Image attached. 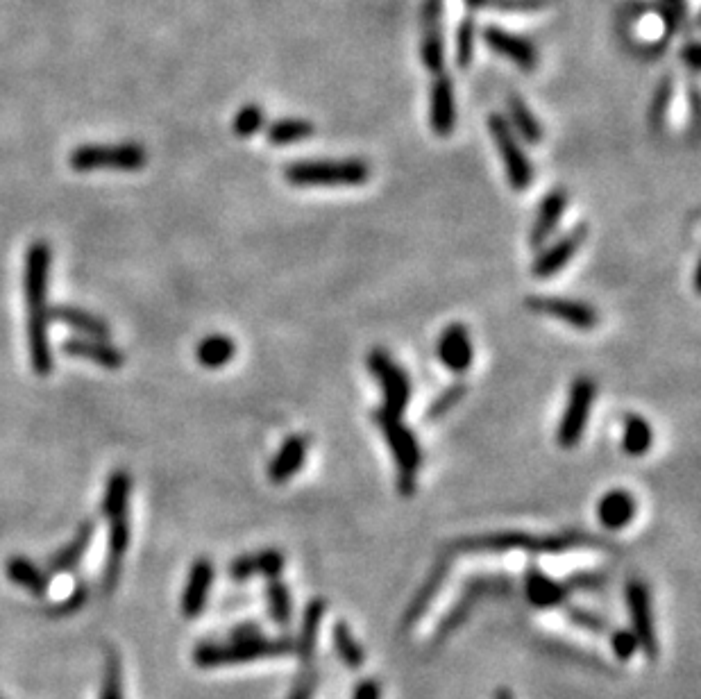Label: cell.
<instances>
[{"instance_id": "obj_1", "label": "cell", "mask_w": 701, "mask_h": 699, "mask_svg": "<svg viewBox=\"0 0 701 699\" xmlns=\"http://www.w3.org/2000/svg\"><path fill=\"white\" fill-rule=\"evenodd\" d=\"M606 545L602 538H595L586 532L561 534H525V532H500L484 536H466L456 538L450 545V552L461 554H502V552H529V554H565L577 547H595Z\"/></svg>"}, {"instance_id": "obj_2", "label": "cell", "mask_w": 701, "mask_h": 699, "mask_svg": "<svg viewBox=\"0 0 701 699\" xmlns=\"http://www.w3.org/2000/svg\"><path fill=\"white\" fill-rule=\"evenodd\" d=\"M293 652V638H230L227 643H202L193 650V663L198 668H225V665L255 663L261 659H277V656Z\"/></svg>"}, {"instance_id": "obj_3", "label": "cell", "mask_w": 701, "mask_h": 699, "mask_svg": "<svg viewBox=\"0 0 701 699\" xmlns=\"http://www.w3.org/2000/svg\"><path fill=\"white\" fill-rule=\"evenodd\" d=\"M284 178L295 187H359L370 180L363 159H304L284 168Z\"/></svg>"}, {"instance_id": "obj_4", "label": "cell", "mask_w": 701, "mask_h": 699, "mask_svg": "<svg viewBox=\"0 0 701 699\" xmlns=\"http://www.w3.org/2000/svg\"><path fill=\"white\" fill-rule=\"evenodd\" d=\"M375 425L379 427V432L384 434V439L391 448L395 457V466H398V488L404 498H411L413 491H416V475L418 468L422 466V450L420 443L416 439V434L402 423V416L391 414L384 407L377 409L373 414Z\"/></svg>"}, {"instance_id": "obj_5", "label": "cell", "mask_w": 701, "mask_h": 699, "mask_svg": "<svg viewBox=\"0 0 701 699\" xmlns=\"http://www.w3.org/2000/svg\"><path fill=\"white\" fill-rule=\"evenodd\" d=\"M148 162V153L141 143H89L78 146L69 157L73 171L91 173V171H123L137 173Z\"/></svg>"}, {"instance_id": "obj_6", "label": "cell", "mask_w": 701, "mask_h": 699, "mask_svg": "<svg viewBox=\"0 0 701 699\" xmlns=\"http://www.w3.org/2000/svg\"><path fill=\"white\" fill-rule=\"evenodd\" d=\"M595 395H597V386L590 377H577V380L572 382L559 429H556V443H559L563 450H572L581 443V436L586 432L590 411H593Z\"/></svg>"}, {"instance_id": "obj_7", "label": "cell", "mask_w": 701, "mask_h": 699, "mask_svg": "<svg viewBox=\"0 0 701 699\" xmlns=\"http://www.w3.org/2000/svg\"><path fill=\"white\" fill-rule=\"evenodd\" d=\"M488 130H491L497 153H500L504 162L509 184L515 191H527L531 187V180H534V166H531L527 153L522 150L518 134L511 130L509 121L502 114L488 116Z\"/></svg>"}, {"instance_id": "obj_8", "label": "cell", "mask_w": 701, "mask_h": 699, "mask_svg": "<svg viewBox=\"0 0 701 699\" xmlns=\"http://www.w3.org/2000/svg\"><path fill=\"white\" fill-rule=\"evenodd\" d=\"M624 602H627L631 631L638 638L640 652H643L647 659L654 661L658 656V636L654 625L652 595H649V586L643 579L631 577L627 584H624Z\"/></svg>"}, {"instance_id": "obj_9", "label": "cell", "mask_w": 701, "mask_h": 699, "mask_svg": "<svg viewBox=\"0 0 701 699\" xmlns=\"http://www.w3.org/2000/svg\"><path fill=\"white\" fill-rule=\"evenodd\" d=\"M368 370L382 384L384 393V409L391 414L402 416L404 409L411 400V380L404 373V368L395 361L386 350L375 348L368 355Z\"/></svg>"}, {"instance_id": "obj_10", "label": "cell", "mask_w": 701, "mask_h": 699, "mask_svg": "<svg viewBox=\"0 0 701 699\" xmlns=\"http://www.w3.org/2000/svg\"><path fill=\"white\" fill-rule=\"evenodd\" d=\"M50 264H53V250L46 241L30 243L25 250L23 261V293L28 311H46L48 307V286H50Z\"/></svg>"}, {"instance_id": "obj_11", "label": "cell", "mask_w": 701, "mask_h": 699, "mask_svg": "<svg viewBox=\"0 0 701 699\" xmlns=\"http://www.w3.org/2000/svg\"><path fill=\"white\" fill-rule=\"evenodd\" d=\"M509 579H500V577H475L470 579L466 588H463V593L456 604L452 606L450 611H447V616L441 620V625H438L434 640L436 643H443V640L454 634L456 629H459L463 622L468 620L470 611L475 609V604L479 602V597L484 595H493V593H506L509 591Z\"/></svg>"}, {"instance_id": "obj_12", "label": "cell", "mask_w": 701, "mask_h": 699, "mask_svg": "<svg viewBox=\"0 0 701 699\" xmlns=\"http://www.w3.org/2000/svg\"><path fill=\"white\" fill-rule=\"evenodd\" d=\"M588 239V225L579 223L577 227H572L570 232H565L563 237L550 243L540 255L536 257L534 266H531V275L536 280H550L556 273H561L565 266L570 264L572 257L577 255L584 246V241Z\"/></svg>"}, {"instance_id": "obj_13", "label": "cell", "mask_w": 701, "mask_h": 699, "mask_svg": "<svg viewBox=\"0 0 701 699\" xmlns=\"http://www.w3.org/2000/svg\"><path fill=\"white\" fill-rule=\"evenodd\" d=\"M527 309L540 316H550L561 320V323L577 327V330H595L599 325V314L595 307L586 305L579 300H565V298H547V296H529L525 300Z\"/></svg>"}, {"instance_id": "obj_14", "label": "cell", "mask_w": 701, "mask_h": 699, "mask_svg": "<svg viewBox=\"0 0 701 699\" xmlns=\"http://www.w3.org/2000/svg\"><path fill=\"white\" fill-rule=\"evenodd\" d=\"M438 359L441 364L452 370L454 375L468 373L472 366V359H475V348H472V339L466 325L452 323L447 325L441 339H438Z\"/></svg>"}, {"instance_id": "obj_15", "label": "cell", "mask_w": 701, "mask_h": 699, "mask_svg": "<svg viewBox=\"0 0 701 699\" xmlns=\"http://www.w3.org/2000/svg\"><path fill=\"white\" fill-rule=\"evenodd\" d=\"M109 550H107V561L103 570V586L107 593H112L118 579H121L123 572V561L125 552H128L130 545V513L121 511L109 516Z\"/></svg>"}, {"instance_id": "obj_16", "label": "cell", "mask_w": 701, "mask_h": 699, "mask_svg": "<svg viewBox=\"0 0 701 699\" xmlns=\"http://www.w3.org/2000/svg\"><path fill=\"white\" fill-rule=\"evenodd\" d=\"M216 570L214 561L207 557H200L191 563L187 584H184L182 591V616L184 618H198L202 611H205L211 584H214Z\"/></svg>"}, {"instance_id": "obj_17", "label": "cell", "mask_w": 701, "mask_h": 699, "mask_svg": "<svg viewBox=\"0 0 701 699\" xmlns=\"http://www.w3.org/2000/svg\"><path fill=\"white\" fill-rule=\"evenodd\" d=\"M50 309L30 311L28 314V348L30 364L39 377H48L53 373L55 359L50 348Z\"/></svg>"}, {"instance_id": "obj_18", "label": "cell", "mask_w": 701, "mask_h": 699, "mask_svg": "<svg viewBox=\"0 0 701 699\" xmlns=\"http://www.w3.org/2000/svg\"><path fill=\"white\" fill-rule=\"evenodd\" d=\"M286 557L280 550H261L255 554H241L236 557L230 566H227V575L234 581H248L252 577H266L277 579L284 572Z\"/></svg>"}, {"instance_id": "obj_19", "label": "cell", "mask_w": 701, "mask_h": 699, "mask_svg": "<svg viewBox=\"0 0 701 699\" xmlns=\"http://www.w3.org/2000/svg\"><path fill=\"white\" fill-rule=\"evenodd\" d=\"M484 41H486L488 48L495 50L497 55H504L506 60L513 62L515 66H520V69L531 71L538 62L534 44H531V41L525 37L513 35V32H509V30H502V28H495V25H491V28L484 30Z\"/></svg>"}, {"instance_id": "obj_20", "label": "cell", "mask_w": 701, "mask_h": 699, "mask_svg": "<svg viewBox=\"0 0 701 699\" xmlns=\"http://www.w3.org/2000/svg\"><path fill=\"white\" fill-rule=\"evenodd\" d=\"M568 191L565 189H554L547 193L540 202L534 225H531L529 232V243L531 248H543L547 241H550L552 234L556 232V227L561 225V218L565 214V209H568Z\"/></svg>"}, {"instance_id": "obj_21", "label": "cell", "mask_w": 701, "mask_h": 699, "mask_svg": "<svg viewBox=\"0 0 701 699\" xmlns=\"http://www.w3.org/2000/svg\"><path fill=\"white\" fill-rule=\"evenodd\" d=\"M311 448V439L307 434H293L282 443V448L277 450V454L270 461L268 466V477L273 484H286L291 482L295 473L304 466L307 461V454Z\"/></svg>"}, {"instance_id": "obj_22", "label": "cell", "mask_w": 701, "mask_h": 699, "mask_svg": "<svg viewBox=\"0 0 701 699\" xmlns=\"http://www.w3.org/2000/svg\"><path fill=\"white\" fill-rule=\"evenodd\" d=\"M450 566H452L450 557H443V559H438L434 563V568L429 570L427 579L422 581V586L418 588L416 595L411 597L407 611H404V616H402V627L404 629L413 627L422 616H425L429 606H432V602L436 600V595L441 593L443 581L447 579V575H450V570H452Z\"/></svg>"}, {"instance_id": "obj_23", "label": "cell", "mask_w": 701, "mask_h": 699, "mask_svg": "<svg viewBox=\"0 0 701 699\" xmlns=\"http://www.w3.org/2000/svg\"><path fill=\"white\" fill-rule=\"evenodd\" d=\"M64 355L75 359H89L107 370H118L125 364V355L109 339H94V336H73L62 343Z\"/></svg>"}, {"instance_id": "obj_24", "label": "cell", "mask_w": 701, "mask_h": 699, "mask_svg": "<svg viewBox=\"0 0 701 699\" xmlns=\"http://www.w3.org/2000/svg\"><path fill=\"white\" fill-rule=\"evenodd\" d=\"M327 613V600L325 597H314L307 606H304L302 611V622L298 629V636L293 638V652L298 656L302 665H309L311 659H314L316 654V645H318V636H320V627H323Z\"/></svg>"}, {"instance_id": "obj_25", "label": "cell", "mask_w": 701, "mask_h": 699, "mask_svg": "<svg viewBox=\"0 0 701 699\" xmlns=\"http://www.w3.org/2000/svg\"><path fill=\"white\" fill-rule=\"evenodd\" d=\"M525 597L531 606L547 611V609H556V606H563L565 600L570 597V593L563 581L552 579L547 572H543L531 563L525 572Z\"/></svg>"}, {"instance_id": "obj_26", "label": "cell", "mask_w": 701, "mask_h": 699, "mask_svg": "<svg viewBox=\"0 0 701 699\" xmlns=\"http://www.w3.org/2000/svg\"><path fill=\"white\" fill-rule=\"evenodd\" d=\"M445 0H427L425 3V37H422V64L429 71H443L445 66V48H443V16Z\"/></svg>"}, {"instance_id": "obj_27", "label": "cell", "mask_w": 701, "mask_h": 699, "mask_svg": "<svg viewBox=\"0 0 701 699\" xmlns=\"http://www.w3.org/2000/svg\"><path fill=\"white\" fill-rule=\"evenodd\" d=\"M429 123L438 137H450L456 125V100L450 75L438 73L432 87V105H429Z\"/></svg>"}, {"instance_id": "obj_28", "label": "cell", "mask_w": 701, "mask_h": 699, "mask_svg": "<svg viewBox=\"0 0 701 699\" xmlns=\"http://www.w3.org/2000/svg\"><path fill=\"white\" fill-rule=\"evenodd\" d=\"M94 532H96V522L84 520L71 541L48 559L50 575H66V572H73L75 568H78L80 561L84 559V554H87V550H89L91 541H94Z\"/></svg>"}, {"instance_id": "obj_29", "label": "cell", "mask_w": 701, "mask_h": 699, "mask_svg": "<svg viewBox=\"0 0 701 699\" xmlns=\"http://www.w3.org/2000/svg\"><path fill=\"white\" fill-rule=\"evenodd\" d=\"M638 504L633 500V495L624 488H615L608 491L597 504V518L602 522V527L608 532H620L627 525H631L636 518Z\"/></svg>"}, {"instance_id": "obj_30", "label": "cell", "mask_w": 701, "mask_h": 699, "mask_svg": "<svg viewBox=\"0 0 701 699\" xmlns=\"http://www.w3.org/2000/svg\"><path fill=\"white\" fill-rule=\"evenodd\" d=\"M50 320H59V323L69 325L71 330L80 332L82 336H94V339H109V325L103 318H98L91 311H84L80 307H69V305H57L50 307Z\"/></svg>"}, {"instance_id": "obj_31", "label": "cell", "mask_w": 701, "mask_h": 699, "mask_svg": "<svg viewBox=\"0 0 701 699\" xmlns=\"http://www.w3.org/2000/svg\"><path fill=\"white\" fill-rule=\"evenodd\" d=\"M5 577L35 597H44L48 593V575L37 566V563H32L25 557L7 559Z\"/></svg>"}, {"instance_id": "obj_32", "label": "cell", "mask_w": 701, "mask_h": 699, "mask_svg": "<svg viewBox=\"0 0 701 699\" xmlns=\"http://www.w3.org/2000/svg\"><path fill=\"white\" fill-rule=\"evenodd\" d=\"M654 443V429L647 423L643 416L629 414L624 416L622 423V450L631 454V457H643L652 450Z\"/></svg>"}, {"instance_id": "obj_33", "label": "cell", "mask_w": 701, "mask_h": 699, "mask_svg": "<svg viewBox=\"0 0 701 699\" xmlns=\"http://www.w3.org/2000/svg\"><path fill=\"white\" fill-rule=\"evenodd\" d=\"M332 645L334 652L339 654L341 663L350 670H361L366 663V652L359 645V640L354 638L350 625L345 620H336L332 627Z\"/></svg>"}, {"instance_id": "obj_34", "label": "cell", "mask_w": 701, "mask_h": 699, "mask_svg": "<svg viewBox=\"0 0 701 699\" xmlns=\"http://www.w3.org/2000/svg\"><path fill=\"white\" fill-rule=\"evenodd\" d=\"M236 355V343L225 334H211L198 343L196 357L205 368L218 370L230 364Z\"/></svg>"}, {"instance_id": "obj_35", "label": "cell", "mask_w": 701, "mask_h": 699, "mask_svg": "<svg viewBox=\"0 0 701 699\" xmlns=\"http://www.w3.org/2000/svg\"><path fill=\"white\" fill-rule=\"evenodd\" d=\"M509 116H511V130L518 134V139L527 143H540L543 141V125L534 116V112L527 107L525 100L520 96L509 98Z\"/></svg>"}, {"instance_id": "obj_36", "label": "cell", "mask_w": 701, "mask_h": 699, "mask_svg": "<svg viewBox=\"0 0 701 699\" xmlns=\"http://www.w3.org/2000/svg\"><path fill=\"white\" fill-rule=\"evenodd\" d=\"M266 600H268L270 620H273L280 629H289L293 620V597L289 586H286L280 577L268 579Z\"/></svg>"}, {"instance_id": "obj_37", "label": "cell", "mask_w": 701, "mask_h": 699, "mask_svg": "<svg viewBox=\"0 0 701 699\" xmlns=\"http://www.w3.org/2000/svg\"><path fill=\"white\" fill-rule=\"evenodd\" d=\"M132 493V477L128 470H114L112 477L107 479L105 498H103V516L109 518L114 513L128 511Z\"/></svg>"}, {"instance_id": "obj_38", "label": "cell", "mask_w": 701, "mask_h": 699, "mask_svg": "<svg viewBox=\"0 0 701 699\" xmlns=\"http://www.w3.org/2000/svg\"><path fill=\"white\" fill-rule=\"evenodd\" d=\"M314 123L307 119H282L275 121L266 130L268 141L275 143V146H289V143H298L309 137H314Z\"/></svg>"}, {"instance_id": "obj_39", "label": "cell", "mask_w": 701, "mask_h": 699, "mask_svg": "<svg viewBox=\"0 0 701 699\" xmlns=\"http://www.w3.org/2000/svg\"><path fill=\"white\" fill-rule=\"evenodd\" d=\"M466 395H468V384L456 382L452 386H447V389H443L441 393H438L436 398L432 400V404H429L427 418L438 420V418L447 416L456 407V404H459L463 398H466Z\"/></svg>"}, {"instance_id": "obj_40", "label": "cell", "mask_w": 701, "mask_h": 699, "mask_svg": "<svg viewBox=\"0 0 701 699\" xmlns=\"http://www.w3.org/2000/svg\"><path fill=\"white\" fill-rule=\"evenodd\" d=\"M568 593H599L604 591L608 584V575L602 570H579L570 575L568 579H563Z\"/></svg>"}, {"instance_id": "obj_41", "label": "cell", "mask_w": 701, "mask_h": 699, "mask_svg": "<svg viewBox=\"0 0 701 699\" xmlns=\"http://www.w3.org/2000/svg\"><path fill=\"white\" fill-rule=\"evenodd\" d=\"M264 109L259 105H243L239 109V114L234 116V132L236 137L248 139L255 137V134L264 128Z\"/></svg>"}, {"instance_id": "obj_42", "label": "cell", "mask_w": 701, "mask_h": 699, "mask_svg": "<svg viewBox=\"0 0 701 699\" xmlns=\"http://www.w3.org/2000/svg\"><path fill=\"white\" fill-rule=\"evenodd\" d=\"M565 618L570 620V625L584 629L588 634H606L608 631V622L584 606H565Z\"/></svg>"}, {"instance_id": "obj_43", "label": "cell", "mask_w": 701, "mask_h": 699, "mask_svg": "<svg viewBox=\"0 0 701 699\" xmlns=\"http://www.w3.org/2000/svg\"><path fill=\"white\" fill-rule=\"evenodd\" d=\"M100 699H123V665L114 652H109L105 665V681Z\"/></svg>"}, {"instance_id": "obj_44", "label": "cell", "mask_w": 701, "mask_h": 699, "mask_svg": "<svg viewBox=\"0 0 701 699\" xmlns=\"http://www.w3.org/2000/svg\"><path fill=\"white\" fill-rule=\"evenodd\" d=\"M472 53H475V21H472V16H468V19L461 21L459 32H456V64L461 69H468Z\"/></svg>"}, {"instance_id": "obj_45", "label": "cell", "mask_w": 701, "mask_h": 699, "mask_svg": "<svg viewBox=\"0 0 701 699\" xmlns=\"http://www.w3.org/2000/svg\"><path fill=\"white\" fill-rule=\"evenodd\" d=\"M608 643H611V652L618 661H631L640 652L638 638L631 629H615Z\"/></svg>"}, {"instance_id": "obj_46", "label": "cell", "mask_w": 701, "mask_h": 699, "mask_svg": "<svg viewBox=\"0 0 701 699\" xmlns=\"http://www.w3.org/2000/svg\"><path fill=\"white\" fill-rule=\"evenodd\" d=\"M318 684H320L318 670L311 663L304 665V670L300 672V677L295 679L291 693L286 699H314L316 690H318Z\"/></svg>"}, {"instance_id": "obj_47", "label": "cell", "mask_w": 701, "mask_h": 699, "mask_svg": "<svg viewBox=\"0 0 701 699\" xmlns=\"http://www.w3.org/2000/svg\"><path fill=\"white\" fill-rule=\"evenodd\" d=\"M470 7H495L506 12H534L543 7V0H468Z\"/></svg>"}, {"instance_id": "obj_48", "label": "cell", "mask_w": 701, "mask_h": 699, "mask_svg": "<svg viewBox=\"0 0 701 699\" xmlns=\"http://www.w3.org/2000/svg\"><path fill=\"white\" fill-rule=\"evenodd\" d=\"M87 584H78L75 586V591L66 597V600L62 602H57L53 609H50V616H55V618H64V616H71V613L75 611H80L84 602H87Z\"/></svg>"}, {"instance_id": "obj_49", "label": "cell", "mask_w": 701, "mask_h": 699, "mask_svg": "<svg viewBox=\"0 0 701 699\" xmlns=\"http://www.w3.org/2000/svg\"><path fill=\"white\" fill-rule=\"evenodd\" d=\"M670 100H672V80L667 78V80H663L661 87H658L656 98H654V103H652V121L656 125L663 123L667 107H670Z\"/></svg>"}, {"instance_id": "obj_50", "label": "cell", "mask_w": 701, "mask_h": 699, "mask_svg": "<svg viewBox=\"0 0 701 699\" xmlns=\"http://www.w3.org/2000/svg\"><path fill=\"white\" fill-rule=\"evenodd\" d=\"M352 699H382V686L377 679H363L354 686Z\"/></svg>"}, {"instance_id": "obj_51", "label": "cell", "mask_w": 701, "mask_h": 699, "mask_svg": "<svg viewBox=\"0 0 701 699\" xmlns=\"http://www.w3.org/2000/svg\"><path fill=\"white\" fill-rule=\"evenodd\" d=\"M261 634H264V631H261V627L257 625V622L250 620V622H243V625L236 627L232 631V638L241 640V638H255V636H261Z\"/></svg>"}, {"instance_id": "obj_52", "label": "cell", "mask_w": 701, "mask_h": 699, "mask_svg": "<svg viewBox=\"0 0 701 699\" xmlns=\"http://www.w3.org/2000/svg\"><path fill=\"white\" fill-rule=\"evenodd\" d=\"M683 60L690 64V69H699V46L697 44H688L683 48Z\"/></svg>"}, {"instance_id": "obj_53", "label": "cell", "mask_w": 701, "mask_h": 699, "mask_svg": "<svg viewBox=\"0 0 701 699\" xmlns=\"http://www.w3.org/2000/svg\"><path fill=\"white\" fill-rule=\"evenodd\" d=\"M663 3L670 7L674 14H686V0H663Z\"/></svg>"}, {"instance_id": "obj_54", "label": "cell", "mask_w": 701, "mask_h": 699, "mask_svg": "<svg viewBox=\"0 0 701 699\" xmlns=\"http://www.w3.org/2000/svg\"><path fill=\"white\" fill-rule=\"evenodd\" d=\"M493 699H515V697H513V693H511L509 688H497Z\"/></svg>"}]
</instances>
